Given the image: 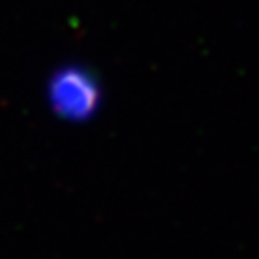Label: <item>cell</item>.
Segmentation results:
<instances>
[{"instance_id":"obj_1","label":"cell","mask_w":259,"mask_h":259,"mask_svg":"<svg viewBox=\"0 0 259 259\" xmlns=\"http://www.w3.org/2000/svg\"><path fill=\"white\" fill-rule=\"evenodd\" d=\"M47 102L61 120L88 122L104 104V88L90 68L68 63L51 74L47 82Z\"/></svg>"}]
</instances>
